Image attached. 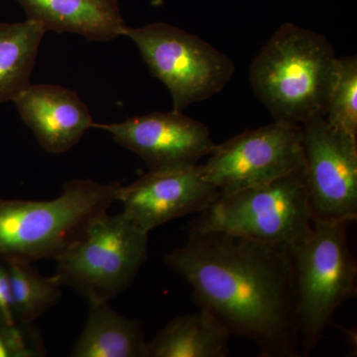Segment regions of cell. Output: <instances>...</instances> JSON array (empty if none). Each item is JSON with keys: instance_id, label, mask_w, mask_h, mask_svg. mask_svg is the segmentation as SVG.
Masks as SVG:
<instances>
[{"instance_id": "cell-1", "label": "cell", "mask_w": 357, "mask_h": 357, "mask_svg": "<svg viewBox=\"0 0 357 357\" xmlns=\"http://www.w3.org/2000/svg\"><path fill=\"white\" fill-rule=\"evenodd\" d=\"M166 262L191 285L199 309L264 357L301 356L299 312L290 253L245 237L190 229Z\"/></svg>"}, {"instance_id": "cell-18", "label": "cell", "mask_w": 357, "mask_h": 357, "mask_svg": "<svg viewBox=\"0 0 357 357\" xmlns=\"http://www.w3.org/2000/svg\"><path fill=\"white\" fill-rule=\"evenodd\" d=\"M325 117L333 128L357 138V58H338Z\"/></svg>"}, {"instance_id": "cell-11", "label": "cell", "mask_w": 357, "mask_h": 357, "mask_svg": "<svg viewBox=\"0 0 357 357\" xmlns=\"http://www.w3.org/2000/svg\"><path fill=\"white\" fill-rule=\"evenodd\" d=\"M220 192L206 180L199 164L185 168L156 171L121 185L116 201L138 227L150 232L171 220L202 213Z\"/></svg>"}, {"instance_id": "cell-12", "label": "cell", "mask_w": 357, "mask_h": 357, "mask_svg": "<svg viewBox=\"0 0 357 357\" xmlns=\"http://www.w3.org/2000/svg\"><path fill=\"white\" fill-rule=\"evenodd\" d=\"M13 102L48 153L69 151L95 123L88 105L77 91L57 84H31Z\"/></svg>"}, {"instance_id": "cell-15", "label": "cell", "mask_w": 357, "mask_h": 357, "mask_svg": "<svg viewBox=\"0 0 357 357\" xmlns=\"http://www.w3.org/2000/svg\"><path fill=\"white\" fill-rule=\"evenodd\" d=\"M231 335L210 312L172 319L146 344V357H227Z\"/></svg>"}, {"instance_id": "cell-6", "label": "cell", "mask_w": 357, "mask_h": 357, "mask_svg": "<svg viewBox=\"0 0 357 357\" xmlns=\"http://www.w3.org/2000/svg\"><path fill=\"white\" fill-rule=\"evenodd\" d=\"M148 236L126 213H105L56 260L55 276L89 303L109 302L133 283L146 262Z\"/></svg>"}, {"instance_id": "cell-2", "label": "cell", "mask_w": 357, "mask_h": 357, "mask_svg": "<svg viewBox=\"0 0 357 357\" xmlns=\"http://www.w3.org/2000/svg\"><path fill=\"white\" fill-rule=\"evenodd\" d=\"M338 58L325 35L286 23L253 59L249 81L274 121L325 116Z\"/></svg>"}, {"instance_id": "cell-9", "label": "cell", "mask_w": 357, "mask_h": 357, "mask_svg": "<svg viewBox=\"0 0 357 357\" xmlns=\"http://www.w3.org/2000/svg\"><path fill=\"white\" fill-rule=\"evenodd\" d=\"M301 126L312 222H356L357 138L333 128L323 115Z\"/></svg>"}, {"instance_id": "cell-14", "label": "cell", "mask_w": 357, "mask_h": 357, "mask_svg": "<svg viewBox=\"0 0 357 357\" xmlns=\"http://www.w3.org/2000/svg\"><path fill=\"white\" fill-rule=\"evenodd\" d=\"M89 306L86 326L70 356L146 357L147 340L139 321L122 316L109 302Z\"/></svg>"}, {"instance_id": "cell-5", "label": "cell", "mask_w": 357, "mask_h": 357, "mask_svg": "<svg viewBox=\"0 0 357 357\" xmlns=\"http://www.w3.org/2000/svg\"><path fill=\"white\" fill-rule=\"evenodd\" d=\"M312 225L304 166L262 187L220 194L191 229L225 232L290 251Z\"/></svg>"}, {"instance_id": "cell-17", "label": "cell", "mask_w": 357, "mask_h": 357, "mask_svg": "<svg viewBox=\"0 0 357 357\" xmlns=\"http://www.w3.org/2000/svg\"><path fill=\"white\" fill-rule=\"evenodd\" d=\"M2 263L10 280L14 314L23 325H31L57 304L62 296V285L55 275L44 276L30 262L8 260Z\"/></svg>"}, {"instance_id": "cell-20", "label": "cell", "mask_w": 357, "mask_h": 357, "mask_svg": "<svg viewBox=\"0 0 357 357\" xmlns=\"http://www.w3.org/2000/svg\"><path fill=\"white\" fill-rule=\"evenodd\" d=\"M2 263V262H1ZM0 263V323L7 326H16L10 280L6 265Z\"/></svg>"}, {"instance_id": "cell-19", "label": "cell", "mask_w": 357, "mask_h": 357, "mask_svg": "<svg viewBox=\"0 0 357 357\" xmlns=\"http://www.w3.org/2000/svg\"><path fill=\"white\" fill-rule=\"evenodd\" d=\"M45 351L39 337L18 326H7L0 323V357H37Z\"/></svg>"}, {"instance_id": "cell-8", "label": "cell", "mask_w": 357, "mask_h": 357, "mask_svg": "<svg viewBox=\"0 0 357 357\" xmlns=\"http://www.w3.org/2000/svg\"><path fill=\"white\" fill-rule=\"evenodd\" d=\"M305 166L301 124L274 121L215 144L201 173L220 194L262 187Z\"/></svg>"}, {"instance_id": "cell-10", "label": "cell", "mask_w": 357, "mask_h": 357, "mask_svg": "<svg viewBox=\"0 0 357 357\" xmlns=\"http://www.w3.org/2000/svg\"><path fill=\"white\" fill-rule=\"evenodd\" d=\"M115 142L130 150L150 172L196 166L211 153L215 143L208 128L183 112H151L114 123H95Z\"/></svg>"}, {"instance_id": "cell-16", "label": "cell", "mask_w": 357, "mask_h": 357, "mask_svg": "<svg viewBox=\"0 0 357 357\" xmlns=\"http://www.w3.org/2000/svg\"><path fill=\"white\" fill-rule=\"evenodd\" d=\"M46 31L39 23H0V103L13 102L31 86V75Z\"/></svg>"}, {"instance_id": "cell-4", "label": "cell", "mask_w": 357, "mask_h": 357, "mask_svg": "<svg viewBox=\"0 0 357 357\" xmlns=\"http://www.w3.org/2000/svg\"><path fill=\"white\" fill-rule=\"evenodd\" d=\"M349 225L312 222L307 236L289 251L297 292L301 356L316 349L335 312L356 292L357 266L347 241Z\"/></svg>"}, {"instance_id": "cell-3", "label": "cell", "mask_w": 357, "mask_h": 357, "mask_svg": "<svg viewBox=\"0 0 357 357\" xmlns=\"http://www.w3.org/2000/svg\"><path fill=\"white\" fill-rule=\"evenodd\" d=\"M121 185L74 178L51 201L0 199V261L57 260L107 213Z\"/></svg>"}, {"instance_id": "cell-13", "label": "cell", "mask_w": 357, "mask_h": 357, "mask_svg": "<svg viewBox=\"0 0 357 357\" xmlns=\"http://www.w3.org/2000/svg\"><path fill=\"white\" fill-rule=\"evenodd\" d=\"M27 20L45 31L72 33L91 42L122 36L126 22L119 0H17Z\"/></svg>"}, {"instance_id": "cell-7", "label": "cell", "mask_w": 357, "mask_h": 357, "mask_svg": "<svg viewBox=\"0 0 357 357\" xmlns=\"http://www.w3.org/2000/svg\"><path fill=\"white\" fill-rule=\"evenodd\" d=\"M152 76L170 91L174 112L217 95L234 77L236 66L222 52L196 35L166 23L124 28Z\"/></svg>"}]
</instances>
